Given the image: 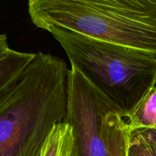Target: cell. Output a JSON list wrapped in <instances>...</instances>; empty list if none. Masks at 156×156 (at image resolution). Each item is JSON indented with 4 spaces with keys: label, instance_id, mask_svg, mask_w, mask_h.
<instances>
[{
    "label": "cell",
    "instance_id": "1",
    "mask_svg": "<svg viewBox=\"0 0 156 156\" xmlns=\"http://www.w3.org/2000/svg\"><path fill=\"white\" fill-rule=\"evenodd\" d=\"M69 72L63 59L38 52L0 95V156H41L52 129L65 122Z\"/></svg>",
    "mask_w": 156,
    "mask_h": 156
},
{
    "label": "cell",
    "instance_id": "2",
    "mask_svg": "<svg viewBox=\"0 0 156 156\" xmlns=\"http://www.w3.org/2000/svg\"><path fill=\"white\" fill-rule=\"evenodd\" d=\"M38 28L80 34L156 58V0H27Z\"/></svg>",
    "mask_w": 156,
    "mask_h": 156
},
{
    "label": "cell",
    "instance_id": "3",
    "mask_svg": "<svg viewBox=\"0 0 156 156\" xmlns=\"http://www.w3.org/2000/svg\"><path fill=\"white\" fill-rule=\"evenodd\" d=\"M72 67L114 102L123 118L156 85V58L135 49L52 29Z\"/></svg>",
    "mask_w": 156,
    "mask_h": 156
},
{
    "label": "cell",
    "instance_id": "4",
    "mask_svg": "<svg viewBox=\"0 0 156 156\" xmlns=\"http://www.w3.org/2000/svg\"><path fill=\"white\" fill-rule=\"evenodd\" d=\"M112 112L121 114L114 102L71 66L65 122L72 129L74 156H111L107 117Z\"/></svg>",
    "mask_w": 156,
    "mask_h": 156
},
{
    "label": "cell",
    "instance_id": "5",
    "mask_svg": "<svg viewBox=\"0 0 156 156\" xmlns=\"http://www.w3.org/2000/svg\"><path fill=\"white\" fill-rule=\"evenodd\" d=\"M34 56L33 53L12 50L9 56L0 60V95L18 79Z\"/></svg>",
    "mask_w": 156,
    "mask_h": 156
},
{
    "label": "cell",
    "instance_id": "6",
    "mask_svg": "<svg viewBox=\"0 0 156 156\" xmlns=\"http://www.w3.org/2000/svg\"><path fill=\"white\" fill-rule=\"evenodd\" d=\"M107 127L111 156H127L130 132L123 115L111 113L107 117Z\"/></svg>",
    "mask_w": 156,
    "mask_h": 156
},
{
    "label": "cell",
    "instance_id": "7",
    "mask_svg": "<svg viewBox=\"0 0 156 156\" xmlns=\"http://www.w3.org/2000/svg\"><path fill=\"white\" fill-rule=\"evenodd\" d=\"M41 156H74V140L68 123L62 122L53 127Z\"/></svg>",
    "mask_w": 156,
    "mask_h": 156
},
{
    "label": "cell",
    "instance_id": "8",
    "mask_svg": "<svg viewBox=\"0 0 156 156\" xmlns=\"http://www.w3.org/2000/svg\"><path fill=\"white\" fill-rule=\"evenodd\" d=\"M124 120L130 133L156 127V85L143 98L133 112Z\"/></svg>",
    "mask_w": 156,
    "mask_h": 156
},
{
    "label": "cell",
    "instance_id": "9",
    "mask_svg": "<svg viewBox=\"0 0 156 156\" xmlns=\"http://www.w3.org/2000/svg\"><path fill=\"white\" fill-rule=\"evenodd\" d=\"M127 156H156V147L137 134L130 133Z\"/></svg>",
    "mask_w": 156,
    "mask_h": 156
},
{
    "label": "cell",
    "instance_id": "10",
    "mask_svg": "<svg viewBox=\"0 0 156 156\" xmlns=\"http://www.w3.org/2000/svg\"><path fill=\"white\" fill-rule=\"evenodd\" d=\"M133 133L137 134L140 137L147 141L148 143L154 145L156 147V127L149 128V129H142L133 131Z\"/></svg>",
    "mask_w": 156,
    "mask_h": 156
},
{
    "label": "cell",
    "instance_id": "11",
    "mask_svg": "<svg viewBox=\"0 0 156 156\" xmlns=\"http://www.w3.org/2000/svg\"><path fill=\"white\" fill-rule=\"evenodd\" d=\"M12 51V49L9 47L6 35L0 34V60L9 56Z\"/></svg>",
    "mask_w": 156,
    "mask_h": 156
}]
</instances>
